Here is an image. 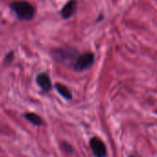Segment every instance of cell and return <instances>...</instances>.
Returning a JSON list of instances; mask_svg holds the SVG:
<instances>
[{
	"mask_svg": "<svg viewBox=\"0 0 157 157\" xmlns=\"http://www.w3.org/2000/svg\"><path fill=\"white\" fill-rule=\"evenodd\" d=\"M77 10H78L77 0H68L61 9L60 15L64 20H68L77 13Z\"/></svg>",
	"mask_w": 157,
	"mask_h": 157,
	"instance_id": "obj_5",
	"label": "cell"
},
{
	"mask_svg": "<svg viewBox=\"0 0 157 157\" xmlns=\"http://www.w3.org/2000/svg\"><path fill=\"white\" fill-rule=\"evenodd\" d=\"M55 88L56 90L57 91V93L65 99L67 100H71L72 99V93L71 91L69 90V88L60 82H56L55 85Z\"/></svg>",
	"mask_w": 157,
	"mask_h": 157,
	"instance_id": "obj_8",
	"label": "cell"
},
{
	"mask_svg": "<svg viewBox=\"0 0 157 157\" xmlns=\"http://www.w3.org/2000/svg\"><path fill=\"white\" fill-rule=\"evenodd\" d=\"M23 117H24L25 119H27L29 122H31L33 125L37 126V127H40V126H42V125L44 124L43 117H40L39 115L35 114V113H33V112L25 113V114L23 115Z\"/></svg>",
	"mask_w": 157,
	"mask_h": 157,
	"instance_id": "obj_7",
	"label": "cell"
},
{
	"mask_svg": "<svg viewBox=\"0 0 157 157\" xmlns=\"http://www.w3.org/2000/svg\"><path fill=\"white\" fill-rule=\"evenodd\" d=\"M90 148L95 157H106L107 155L106 146L98 137H93L90 140Z\"/></svg>",
	"mask_w": 157,
	"mask_h": 157,
	"instance_id": "obj_4",
	"label": "cell"
},
{
	"mask_svg": "<svg viewBox=\"0 0 157 157\" xmlns=\"http://www.w3.org/2000/svg\"><path fill=\"white\" fill-rule=\"evenodd\" d=\"M129 157H140V156H129Z\"/></svg>",
	"mask_w": 157,
	"mask_h": 157,
	"instance_id": "obj_11",
	"label": "cell"
},
{
	"mask_svg": "<svg viewBox=\"0 0 157 157\" xmlns=\"http://www.w3.org/2000/svg\"><path fill=\"white\" fill-rule=\"evenodd\" d=\"M10 8L20 21H33L36 15L35 7L30 2L25 1V0L14 1L10 3Z\"/></svg>",
	"mask_w": 157,
	"mask_h": 157,
	"instance_id": "obj_1",
	"label": "cell"
},
{
	"mask_svg": "<svg viewBox=\"0 0 157 157\" xmlns=\"http://www.w3.org/2000/svg\"><path fill=\"white\" fill-rule=\"evenodd\" d=\"M35 81H36L37 85L45 93L50 92L53 88L51 78H50L49 75L45 72H41L39 74H37Z\"/></svg>",
	"mask_w": 157,
	"mask_h": 157,
	"instance_id": "obj_6",
	"label": "cell"
},
{
	"mask_svg": "<svg viewBox=\"0 0 157 157\" xmlns=\"http://www.w3.org/2000/svg\"><path fill=\"white\" fill-rule=\"evenodd\" d=\"M63 148L65 149V151L68 153H72L73 152V148L67 142H63Z\"/></svg>",
	"mask_w": 157,
	"mask_h": 157,
	"instance_id": "obj_10",
	"label": "cell"
},
{
	"mask_svg": "<svg viewBox=\"0 0 157 157\" xmlns=\"http://www.w3.org/2000/svg\"><path fill=\"white\" fill-rule=\"evenodd\" d=\"M80 56L78 50L73 46H65L59 47L52 50V56L58 62L67 66L73 67L77 57Z\"/></svg>",
	"mask_w": 157,
	"mask_h": 157,
	"instance_id": "obj_2",
	"label": "cell"
},
{
	"mask_svg": "<svg viewBox=\"0 0 157 157\" xmlns=\"http://www.w3.org/2000/svg\"><path fill=\"white\" fill-rule=\"evenodd\" d=\"M13 59H14V52H13V51H10V52L8 53V54L6 55V56L4 57L3 63H4V65H10V64L13 61Z\"/></svg>",
	"mask_w": 157,
	"mask_h": 157,
	"instance_id": "obj_9",
	"label": "cell"
},
{
	"mask_svg": "<svg viewBox=\"0 0 157 157\" xmlns=\"http://www.w3.org/2000/svg\"><path fill=\"white\" fill-rule=\"evenodd\" d=\"M95 56L92 52H84L80 54L73 65V69L77 72H82L90 68L94 63Z\"/></svg>",
	"mask_w": 157,
	"mask_h": 157,
	"instance_id": "obj_3",
	"label": "cell"
}]
</instances>
